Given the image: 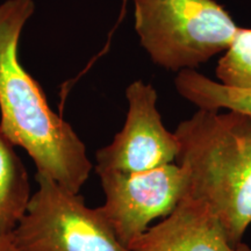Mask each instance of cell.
Returning a JSON list of instances; mask_svg holds the SVG:
<instances>
[{"mask_svg": "<svg viewBox=\"0 0 251 251\" xmlns=\"http://www.w3.org/2000/svg\"><path fill=\"white\" fill-rule=\"evenodd\" d=\"M14 147L0 129V235L13 233L31 199L28 174Z\"/></svg>", "mask_w": 251, "mask_h": 251, "instance_id": "obj_8", "label": "cell"}, {"mask_svg": "<svg viewBox=\"0 0 251 251\" xmlns=\"http://www.w3.org/2000/svg\"><path fill=\"white\" fill-rule=\"evenodd\" d=\"M126 1H127V0H124V5H122V13H121V15H120V21L122 20V18H124V14H125V6H126Z\"/></svg>", "mask_w": 251, "mask_h": 251, "instance_id": "obj_12", "label": "cell"}, {"mask_svg": "<svg viewBox=\"0 0 251 251\" xmlns=\"http://www.w3.org/2000/svg\"><path fill=\"white\" fill-rule=\"evenodd\" d=\"M133 251H251L234 244L224 227L206 207L184 198L170 215L131 244Z\"/></svg>", "mask_w": 251, "mask_h": 251, "instance_id": "obj_7", "label": "cell"}, {"mask_svg": "<svg viewBox=\"0 0 251 251\" xmlns=\"http://www.w3.org/2000/svg\"><path fill=\"white\" fill-rule=\"evenodd\" d=\"M216 76L222 85L251 92V29L238 28L226 54L220 58Z\"/></svg>", "mask_w": 251, "mask_h": 251, "instance_id": "obj_10", "label": "cell"}, {"mask_svg": "<svg viewBox=\"0 0 251 251\" xmlns=\"http://www.w3.org/2000/svg\"><path fill=\"white\" fill-rule=\"evenodd\" d=\"M0 251H31L19 244L13 236V233L0 235Z\"/></svg>", "mask_w": 251, "mask_h": 251, "instance_id": "obj_11", "label": "cell"}, {"mask_svg": "<svg viewBox=\"0 0 251 251\" xmlns=\"http://www.w3.org/2000/svg\"><path fill=\"white\" fill-rule=\"evenodd\" d=\"M177 164L186 170L185 198L206 207L234 244L251 225V117L201 109L178 125Z\"/></svg>", "mask_w": 251, "mask_h": 251, "instance_id": "obj_2", "label": "cell"}, {"mask_svg": "<svg viewBox=\"0 0 251 251\" xmlns=\"http://www.w3.org/2000/svg\"><path fill=\"white\" fill-rule=\"evenodd\" d=\"M178 93L201 109H231L251 117V92L215 83L192 69L180 70L175 80Z\"/></svg>", "mask_w": 251, "mask_h": 251, "instance_id": "obj_9", "label": "cell"}, {"mask_svg": "<svg viewBox=\"0 0 251 251\" xmlns=\"http://www.w3.org/2000/svg\"><path fill=\"white\" fill-rule=\"evenodd\" d=\"M134 6L141 46L169 70H193L227 50L240 28L214 0H134Z\"/></svg>", "mask_w": 251, "mask_h": 251, "instance_id": "obj_3", "label": "cell"}, {"mask_svg": "<svg viewBox=\"0 0 251 251\" xmlns=\"http://www.w3.org/2000/svg\"><path fill=\"white\" fill-rule=\"evenodd\" d=\"M39 188L13 236L31 251H133L118 240L98 208L36 172Z\"/></svg>", "mask_w": 251, "mask_h": 251, "instance_id": "obj_4", "label": "cell"}, {"mask_svg": "<svg viewBox=\"0 0 251 251\" xmlns=\"http://www.w3.org/2000/svg\"><path fill=\"white\" fill-rule=\"evenodd\" d=\"M106 200L99 212L118 240L130 248L158 218H166L187 193V172L168 164L139 174H99Z\"/></svg>", "mask_w": 251, "mask_h": 251, "instance_id": "obj_5", "label": "cell"}, {"mask_svg": "<svg viewBox=\"0 0 251 251\" xmlns=\"http://www.w3.org/2000/svg\"><path fill=\"white\" fill-rule=\"evenodd\" d=\"M34 11L33 0L0 5V129L26 150L39 174L79 193L92 170L85 144L50 108L42 87L19 61L21 31Z\"/></svg>", "mask_w": 251, "mask_h": 251, "instance_id": "obj_1", "label": "cell"}, {"mask_svg": "<svg viewBox=\"0 0 251 251\" xmlns=\"http://www.w3.org/2000/svg\"><path fill=\"white\" fill-rule=\"evenodd\" d=\"M128 113L125 126L107 147L97 151V174H139L155 170L177 159L179 141L166 130L156 107L157 92L142 80L126 91Z\"/></svg>", "mask_w": 251, "mask_h": 251, "instance_id": "obj_6", "label": "cell"}]
</instances>
